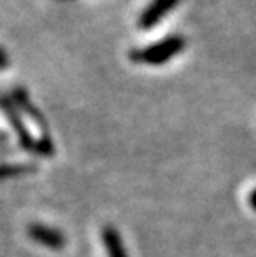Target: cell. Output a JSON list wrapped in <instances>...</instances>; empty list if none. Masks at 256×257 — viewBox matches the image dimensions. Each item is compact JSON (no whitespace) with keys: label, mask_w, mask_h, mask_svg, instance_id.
<instances>
[{"label":"cell","mask_w":256,"mask_h":257,"mask_svg":"<svg viewBox=\"0 0 256 257\" xmlns=\"http://www.w3.org/2000/svg\"><path fill=\"white\" fill-rule=\"evenodd\" d=\"M187 48V40L183 35H168L155 43L146 47L133 48L128 53V58L137 65H148V67H161L170 60L178 57Z\"/></svg>","instance_id":"cell-1"},{"label":"cell","mask_w":256,"mask_h":257,"mask_svg":"<svg viewBox=\"0 0 256 257\" xmlns=\"http://www.w3.org/2000/svg\"><path fill=\"white\" fill-rule=\"evenodd\" d=\"M0 111L4 113L5 119H7L10 124V128H12L14 133L17 135V140H19V145L22 150L35 153L37 140L32 136L29 128H27L24 118H22L24 114H22V111L17 108V105L14 103L12 98L7 95H0Z\"/></svg>","instance_id":"cell-2"},{"label":"cell","mask_w":256,"mask_h":257,"mask_svg":"<svg viewBox=\"0 0 256 257\" xmlns=\"http://www.w3.org/2000/svg\"><path fill=\"white\" fill-rule=\"evenodd\" d=\"M180 4V0H150L137 20L138 29L151 30Z\"/></svg>","instance_id":"cell-3"},{"label":"cell","mask_w":256,"mask_h":257,"mask_svg":"<svg viewBox=\"0 0 256 257\" xmlns=\"http://www.w3.org/2000/svg\"><path fill=\"white\" fill-rule=\"evenodd\" d=\"M10 98L14 100V103L17 105V108L22 111V114H25L27 118L32 119L37 126L40 128L42 131V136L43 138H48L50 136V133H48V123L45 116L42 114V111L34 105V101L30 100L29 93H27L22 86H17V88H14L12 95H10Z\"/></svg>","instance_id":"cell-4"},{"label":"cell","mask_w":256,"mask_h":257,"mask_svg":"<svg viewBox=\"0 0 256 257\" xmlns=\"http://www.w3.org/2000/svg\"><path fill=\"white\" fill-rule=\"evenodd\" d=\"M29 237L35 242H39L40 245H45V247L52 249V250H60L63 249L65 245V236L62 231H58L55 227L45 226V224H30L29 229Z\"/></svg>","instance_id":"cell-5"},{"label":"cell","mask_w":256,"mask_h":257,"mask_svg":"<svg viewBox=\"0 0 256 257\" xmlns=\"http://www.w3.org/2000/svg\"><path fill=\"white\" fill-rule=\"evenodd\" d=\"M103 245H105L108 257H128L127 249L122 240V236L113 226H105L102 231Z\"/></svg>","instance_id":"cell-6"},{"label":"cell","mask_w":256,"mask_h":257,"mask_svg":"<svg viewBox=\"0 0 256 257\" xmlns=\"http://www.w3.org/2000/svg\"><path fill=\"white\" fill-rule=\"evenodd\" d=\"M34 171V166L29 165H0V179H7V178H15V176H22V174H27Z\"/></svg>","instance_id":"cell-7"},{"label":"cell","mask_w":256,"mask_h":257,"mask_svg":"<svg viewBox=\"0 0 256 257\" xmlns=\"http://www.w3.org/2000/svg\"><path fill=\"white\" fill-rule=\"evenodd\" d=\"M35 153L39 156H43V158H50L53 153H55V146H53L50 136H48V138H43V136H40V138L37 140Z\"/></svg>","instance_id":"cell-8"},{"label":"cell","mask_w":256,"mask_h":257,"mask_svg":"<svg viewBox=\"0 0 256 257\" xmlns=\"http://www.w3.org/2000/svg\"><path fill=\"white\" fill-rule=\"evenodd\" d=\"M9 67H10V57H9V53L0 47V72L7 70Z\"/></svg>","instance_id":"cell-9"},{"label":"cell","mask_w":256,"mask_h":257,"mask_svg":"<svg viewBox=\"0 0 256 257\" xmlns=\"http://www.w3.org/2000/svg\"><path fill=\"white\" fill-rule=\"evenodd\" d=\"M249 206L256 211V189H253L251 194H249Z\"/></svg>","instance_id":"cell-10"},{"label":"cell","mask_w":256,"mask_h":257,"mask_svg":"<svg viewBox=\"0 0 256 257\" xmlns=\"http://www.w3.org/2000/svg\"><path fill=\"white\" fill-rule=\"evenodd\" d=\"M7 140H9V136L0 131V143H7Z\"/></svg>","instance_id":"cell-11"}]
</instances>
